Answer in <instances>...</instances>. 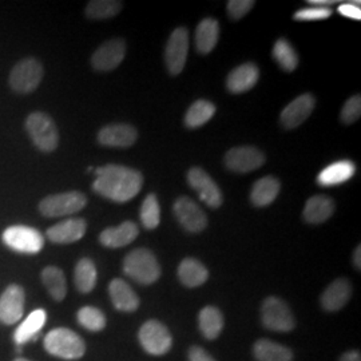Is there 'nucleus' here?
Masks as SVG:
<instances>
[{
  "label": "nucleus",
  "mask_w": 361,
  "mask_h": 361,
  "mask_svg": "<svg viewBox=\"0 0 361 361\" xmlns=\"http://www.w3.org/2000/svg\"><path fill=\"white\" fill-rule=\"evenodd\" d=\"M353 264H355V267L360 271L361 269V246L359 245L356 247V250H355V253H353Z\"/></svg>",
  "instance_id": "nucleus-44"
},
{
  "label": "nucleus",
  "mask_w": 361,
  "mask_h": 361,
  "mask_svg": "<svg viewBox=\"0 0 361 361\" xmlns=\"http://www.w3.org/2000/svg\"><path fill=\"white\" fill-rule=\"evenodd\" d=\"M314 106L316 101L310 92L297 97L296 99L288 104L281 113L280 121L283 126L286 129H296L310 118L314 110Z\"/></svg>",
  "instance_id": "nucleus-17"
},
{
  "label": "nucleus",
  "mask_w": 361,
  "mask_h": 361,
  "mask_svg": "<svg viewBox=\"0 0 361 361\" xmlns=\"http://www.w3.org/2000/svg\"><path fill=\"white\" fill-rule=\"evenodd\" d=\"M174 216L178 219L180 226L190 233H201L207 226L205 212L189 197H180L173 207Z\"/></svg>",
  "instance_id": "nucleus-14"
},
{
  "label": "nucleus",
  "mask_w": 361,
  "mask_h": 361,
  "mask_svg": "<svg viewBox=\"0 0 361 361\" xmlns=\"http://www.w3.org/2000/svg\"><path fill=\"white\" fill-rule=\"evenodd\" d=\"M13 361H31V360H27V359H22V357H19V359H16V360Z\"/></svg>",
  "instance_id": "nucleus-46"
},
{
  "label": "nucleus",
  "mask_w": 361,
  "mask_h": 361,
  "mask_svg": "<svg viewBox=\"0 0 361 361\" xmlns=\"http://www.w3.org/2000/svg\"><path fill=\"white\" fill-rule=\"evenodd\" d=\"M261 322L274 332H290L295 328V317L288 304L279 297L265 298L261 307Z\"/></svg>",
  "instance_id": "nucleus-7"
},
{
  "label": "nucleus",
  "mask_w": 361,
  "mask_h": 361,
  "mask_svg": "<svg viewBox=\"0 0 361 361\" xmlns=\"http://www.w3.org/2000/svg\"><path fill=\"white\" fill-rule=\"evenodd\" d=\"M87 205V197L80 192L52 194L43 198L39 204V212L47 219H58L75 214Z\"/></svg>",
  "instance_id": "nucleus-5"
},
{
  "label": "nucleus",
  "mask_w": 361,
  "mask_h": 361,
  "mask_svg": "<svg viewBox=\"0 0 361 361\" xmlns=\"http://www.w3.org/2000/svg\"><path fill=\"white\" fill-rule=\"evenodd\" d=\"M123 271L141 285L154 284L161 277V265L149 249H134L123 259Z\"/></svg>",
  "instance_id": "nucleus-2"
},
{
  "label": "nucleus",
  "mask_w": 361,
  "mask_h": 361,
  "mask_svg": "<svg viewBox=\"0 0 361 361\" xmlns=\"http://www.w3.org/2000/svg\"><path fill=\"white\" fill-rule=\"evenodd\" d=\"M332 13L334 11L329 7L313 6V7H307V8L297 11L293 19L298 22H316V20H324V19L331 18Z\"/></svg>",
  "instance_id": "nucleus-38"
},
{
  "label": "nucleus",
  "mask_w": 361,
  "mask_h": 361,
  "mask_svg": "<svg viewBox=\"0 0 361 361\" xmlns=\"http://www.w3.org/2000/svg\"><path fill=\"white\" fill-rule=\"evenodd\" d=\"M123 3L116 0H92L86 6V16L92 20H104L114 18L122 11Z\"/></svg>",
  "instance_id": "nucleus-35"
},
{
  "label": "nucleus",
  "mask_w": 361,
  "mask_h": 361,
  "mask_svg": "<svg viewBox=\"0 0 361 361\" xmlns=\"http://www.w3.org/2000/svg\"><path fill=\"white\" fill-rule=\"evenodd\" d=\"M97 268L90 258H82L78 261L74 269V283L80 293H90L97 284Z\"/></svg>",
  "instance_id": "nucleus-31"
},
{
  "label": "nucleus",
  "mask_w": 361,
  "mask_h": 361,
  "mask_svg": "<svg viewBox=\"0 0 361 361\" xmlns=\"http://www.w3.org/2000/svg\"><path fill=\"white\" fill-rule=\"evenodd\" d=\"M335 213V202L328 195H313L305 204L304 209V219L308 224H323L331 219Z\"/></svg>",
  "instance_id": "nucleus-23"
},
{
  "label": "nucleus",
  "mask_w": 361,
  "mask_h": 361,
  "mask_svg": "<svg viewBox=\"0 0 361 361\" xmlns=\"http://www.w3.org/2000/svg\"><path fill=\"white\" fill-rule=\"evenodd\" d=\"M178 279L185 286L197 288L207 283L209 271L201 261L195 258H185L178 267Z\"/></svg>",
  "instance_id": "nucleus-28"
},
{
  "label": "nucleus",
  "mask_w": 361,
  "mask_h": 361,
  "mask_svg": "<svg viewBox=\"0 0 361 361\" xmlns=\"http://www.w3.org/2000/svg\"><path fill=\"white\" fill-rule=\"evenodd\" d=\"M273 58L286 73H293L298 66V55L293 46L284 38H280L273 47Z\"/></svg>",
  "instance_id": "nucleus-34"
},
{
  "label": "nucleus",
  "mask_w": 361,
  "mask_h": 361,
  "mask_svg": "<svg viewBox=\"0 0 361 361\" xmlns=\"http://www.w3.org/2000/svg\"><path fill=\"white\" fill-rule=\"evenodd\" d=\"M352 296V285L347 279H337L322 295V307L328 312H336L345 307Z\"/></svg>",
  "instance_id": "nucleus-21"
},
{
  "label": "nucleus",
  "mask_w": 361,
  "mask_h": 361,
  "mask_svg": "<svg viewBox=\"0 0 361 361\" xmlns=\"http://www.w3.org/2000/svg\"><path fill=\"white\" fill-rule=\"evenodd\" d=\"M92 190L118 204L128 202L138 195L143 185V176L135 169L122 165H104L95 169Z\"/></svg>",
  "instance_id": "nucleus-1"
},
{
  "label": "nucleus",
  "mask_w": 361,
  "mask_h": 361,
  "mask_svg": "<svg viewBox=\"0 0 361 361\" xmlns=\"http://www.w3.org/2000/svg\"><path fill=\"white\" fill-rule=\"evenodd\" d=\"M109 293L113 305L121 312H134L140 307V297L126 281L114 279L109 285Z\"/></svg>",
  "instance_id": "nucleus-22"
},
{
  "label": "nucleus",
  "mask_w": 361,
  "mask_h": 361,
  "mask_svg": "<svg viewBox=\"0 0 361 361\" xmlns=\"http://www.w3.org/2000/svg\"><path fill=\"white\" fill-rule=\"evenodd\" d=\"M126 55V43L121 38H114L104 42L102 46L91 56V66L97 71H113L121 65Z\"/></svg>",
  "instance_id": "nucleus-12"
},
{
  "label": "nucleus",
  "mask_w": 361,
  "mask_h": 361,
  "mask_svg": "<svg viewBox=\"0 0 361 361\" xmlns=\"http://www.w3.org/2000/svg\"><path fill=\"white\" fill-rule=\"evenodd\" d=\"M42 281L55 301L65 300L67 295L65 273L56 267H47L42 271Z\"/></svg>",
  "instance_id": "nucleus-33"
},
{
  "label": "nucleus",
  "mask_w": 361,
  "mask_h": 361,
  "mask_svg": "<svg viewBox=\"0 0 361 361\" xmlns=\"http://www.w3.org/2000/svg\"><path fill=\"white\" fill-rule=\"evenodd\" d=\"M78 323L91 332H99L106 326V317L102 310L95 307H83L78 310Z\"/></svg>",
  "instance_id": "nucleus-37"
},
{
  "label": "nucleus",
  "mask_w": 361,
  "mask_h": 361,
  "mask_svg": "<svg viewBox=\"0 0 361 361\" xmlns=\"http://www.w3.org/2000/svg\"><path fill=\"white\" fill-rule=\"evenodd\" d=\"M281 183L273 176H267L258 180L252 189L250 201L256 207H265L271 205L280 193Z\"/></svg>",
  "instance_id": "nucleus-26"
},
{
  "label": "nucleus",
  "mask_w": 361,
  "mask_h": 361,
  "mask_svg": "<svg viewBox=\"0 0 361 361\" xmlns=\"http://www.w3.org/2000/svg\"><path fill=\"white\" fill-rule=\"evenodd\" d=\"M1 240L10 249L25 255H37L44 246V238L40 232L25 225L7 228L1 234Z\"/></svg>",
  "instance_id": "nucleus-8"
},
{
  "label": "nucleus",
  "mask_w": 361,
  "mask_h": 361,
  "mask_svg": "<svg viewBox=\"0 0 361 361\" xmlns=\"http://www.w3.org/2000/svg\"><path fill=\"white\" fill-rule=\"evenodd\" d=\"M361 116V97L355 95L349 98L348 101L343 106L341 110V122L345 125H350L356 122Z\"/></svg>",
  "instance_id": "nucleus-39"
},
{
  "label": "nucleus",
  "mask_w": 361,
  "mask_h": 361,
  "mask_svg": "<svg viewBox=\"0 0 361 361\" xmlns=\"http://www.w3.org/2000/svg\"><path fill=\"white\" fill-rule=\"evenodd\" d=\"M338 13L343 16L349 18V19H355V20H360L361 10L359 6H356L355 3H343L338 6Z\"/></svg>",
  "instance_id": "nucleus-41"
},
{
  "label": "nucleus",
  "mask_w": 361,
  "mask_h": 361,
  "mask_svg": "<svg viewBox=\"0 0 361 361\" xmlns=\"http://www.w3.org/2000/svg\"><path fill=\"white\" fill-rule=\"evenodd\" d=\"M340 361H361L360 352L359 350H349L341 356Z\"/></svg>",
  "instance_id": "nucleus-43"
},
{
  "label": "nucleus",
  "mask_w": 361,
  "mask_h": 361,
  "mask_svg": "<svg viewBox=\"0 0 361 361\" xmlns=\"http://www.w3.org/2000/svg\"><path fill=\"white\" fill-rule=\"evenodd\" d=\"M255 357L257 361H292L293 353L289 348L277 344L271 340L261 338L253 348Z\"/></svg>",
  "instance_id": "nucleus-29"
},
{
  "label": "nucleus",
  "mask_w": 361,
  "mask_h": 361,
  "mask_svg": "<svg viewBox=\"0 0 361 361\" xmlns=\"http://www.w3.org/2000/svg\"><path fill=\"white\" fill-rule=\"evenodd\" d=\"M259 78V70L255 63H244L235 67L226 78V89L232 94H243L252 90Z\"/></svg>",
  "instance_id": "nucleus-19"
},
{
  "label": "nucleus",
  "mask_w": 361,
  "mask_h": 361,
  "mask_svg": "<svg viewBox=\"0 0 361 361\" xmlns=\"http://www.w3.org/2000/svg\"><path fill=\"white\" fill-rule=\"evenodd\" d=\"M25 312V290L19 285L11 284L0 296V323L16 324Z\"/></svg>",
  "instance_id": "nucleus-15"
},
{
  "label": "nucleus",
  "mask_w": 361,
  "mask_h": 361,
  "mask_svg": "<svg viewBox=\"0 0 361 361\" xmlns=\"http://www.w3.org/2000/svg\"><path fill=\"white\" fill-rule=\"evenodd\" d=\"M188 183L198 193L202 202L212 209H217L222 205V193L219 185L207 174L204 169L194 166L188 173Z\"/></svg>",
  "instance_id": "nucleus-13"
},
{
  "label": "nucleus",
  "mask_w": 361,
  "mask_h": 361,
  "mask_svg": "<svg viewBox=\"0 0 361 361\" xmlns=\"http://www.w3.org/2000/svg\"><path fill=\"white\" fill-rule=\"evenodd\" d=\"M253 0H231L228 1V13L234 20H240L255 7Z\"/></svg>",
  "instance_id": "nucleus-40"
},
{
  "label": "nucleus",
  "mask_w": 361,
  "mask_h": 361,
  "mask_svg": "<svg viewBox=\"0 0 361 361\" xmlns=\"http://www.w3.org/2000/svg\"><path fill=\"white\" fill-rule=\"evenodd\" d=\"M140 216H141L143 226L147 231H154L155 228H158L161 222V207L155 194H149L145 198Z\"/></svg>",
  "instance_id": "nucleus-36"
},
{
  "label": "nucleus",
  "mask_w": 361,
  "mask_h": 361,
  "mask_svg": "<svg viewBox=\"0 0 361 361\" xmlns=\"http://www.w3.org/2000/svg\"><path fill=\"white\" fill-rule=\"evenodd\" d=\"M219 22L213 18L204 19L195 31V49L200 54L207 55L213 51L219 43Z\"/></svg>",
  "instance_id": "nucleus-27"
},
{
  "label": "nucleus",
  "mask_w": 361,
  "mask_h": 361,
  "mask_svg": "<svg viewBox=\"0 0 361 361\" xmlns=\"http://www.w3.org/2000/svg\"><path fill=\"white\" fill-rule=\"evenodd\" d=\"M26 130L31 141L40 152L52 153L59 145V131L50 116L42 111L27 116Z\"/></svg>",
  "instance_id": "nucleus-4"
},
{
  "label": "nucleus",
  "mask_w": 361,
  "mask_h": 361,
  "mask_svg": "<svg viewBox=\"0 0 361 361\" xmlns=\"http://www.w3.org/2000/svg\"><path fill=\"white\" fill-rule=\"evenodd\" d=\"M216 113V106L207 99L195 101L185 116V125L189 129H197L207 123Z\"/></svg>",
  "instance_id": "nucleus-32"
},
{
  "label": "nucleus",
  "mask_w": 361,
  "mask_h": 361,
  "mask_svg": "<svg viewBox=\"0 0 361 361\" xmlns=\"http://www.w3.org/2000/svg\"><path fill=\"white\" fill-rule=\"evenodd\" d=\"M189 52V31L185 27L176 28L165 49V63L171 75H178L186 65Z\"/></svg>",
  "instance_id": "nucleus-10"
},
{
  "label": "nucleus",
  "mask_w": 361,
  "mask_h": 361,
  "mask_svg": "<svg viewBox=\"0 0 361 361\" xmlns=\"http://www.w3.org/2000/svg\"><path fill=\"white\" fill-rule=\"evenodd\" d=\"M140 228L133 221H125L116 228H107L99 235V241L106 247H123L128 246L138 237Z\"/></svg>",
  "instance_id": "nucleus-20"
},
{
  "label": "nucleus",
  "mask_w": 361,
  "mask_h": 361,
  "mask_svg": "<svg viewBox=\"0 0 361 361\" xmlns=\"http://www.w3.org/2000/svg\"><path fill=\"white\" fill-rule=\"evenodd\" d=\"M356 173V165L352 161H338L331 164L319 174L317 182L322 186H336L350 180Z\"/></svg>",
  "instance_id": "nucleus-25"
},
{
  "label": "nucleus",
  "mask_w": 361,
  "mask_h": 361,
  "mask_svg": "<svg viewBox=\"0 0 361 361\" xmlns=\"http://www.w3.org/2000/svg\"><path fill=\"white\" fill-rule=\"evenodd\" d=\"M47 320V313L46 310H37L31 312L26 317V320L20 324L15 334H13V340L16 343L18 347H22L23 344H26L31 340H37L39 332L42 331V328L44 326Z\"/></svg>",
  "instance_id": "nucleus-24"
},
{
  "label": "nucleus",
  "mask_w": 361,
  "mask_h": 361,
  "mask_svg": "<svg viewBox=\"0 0 361 361\" xmlns=\"http://www.w3.org/2000/svg\"><path fill=\"white\" fill-rule=\"evenodd\" d=\"M138 140V131L129 123H111L98 133V142L106 147L128 149Z\"/></svg>",
  "instance_id": "nucleus-16"
},
{
  "label": "nucleus",
  "mask_w": 361,
  "mask_h": 361,
  "mask_svg": "<svg viewBox=\"0 0 361 361\" xmlns=\"http://www.w3.org/2000/svg\"><path fill=\"white\" fill-rule=\"evenodd\" d=\"M44 75L43 66L35 58L22 59L10 73V87L18 94H30L38 89Z\"/></svg>",
  "instance_id": "nucleus-6"
},
{
  "label": "nucleus",
  "mask_w": 361,
  "mask_h": 361,
  "mask_svg": "<svg viewBox=\"0 0 361 361\" xmlns=\"http://www.w3.org/2000/svg\"><path fill=\"white\" fill-rule=\"evenodd\" d=\"M265 164V154L255 146L233 147L225 155V166L234 173L245 174Z\"/></svg>",
  "instance_id": "nucleus-11"
},
{
  "label": "nucleus",
  "mask_w": 361,
  "mask_h": 361,
  "mask_svg": "<svg viewBox=\"0 0 361 361\" xmlns=\"http://www.w3.org/2000/svg\"><path fill=\"white\" fill-rule=\"evenodd\" d=\"M189 361H216L207 350L201 347H192L189 349Z\"/></svg>",
  "instance_id": "nucleus-42"
},
{
  "label": "nucleus",
  "mask_w": 361,
  "mask_h": 361,
  "mask_svg": "<svg viewBox=\"0 0 361 361\" xmlns=\"http://www.w3.org/2000/svg\"><path fill=\"white\" fill-rule=\"evenodd\" d=\"M87 231V222L83 219H68L58 222L47 229L46 235L54 244H73L79 241Z\"/></svg>",
  "instance_id": "nucleus-18"
},
{
  "label": "nucleus",
  "mask_w": 361,
  "mask_h": 361,
  "mask_svg": "<svg viewBox=\"0 0 361 361\" xmlns=\"http://www.w3.org/2000/svg\"><path fill=\"white\" fill-rule=\"evenodd\" d=\"M200 331L207 340L217 338L224 329V316L216 307L207 305L200 312L198 316Z\"/></svg>",
  "instance_id": "nucleus-30"
},
{
  "label": "nucleus",
  "mask_w": 361,
  "mask_h": 361,
  "mask_svg": "<svg viewBox=\"0 0 361 361\" xmlns=\"http://www.w3.org/2000/svg\"><path fill=\"white\" fill-rule=\"evenodd\" d=\"M334 0H310L308 4H313V6H320V7H328L329 4H334Z\"/></svg>",
  "instance_id": "nucleus-45"
},
{
  "label": "nucleus",
  "mask_w": 361,
  "mask_h": 361,
  "mask_svg": "<svg viewBox=\"0 0 361 361\" xmlns=\"http://www.w3.org/2000/svg\"><path fill=\"white\" fill-rule=\"evenodd\" d=\"M43 344L50 355L63 360H78L86 352L82 337L67 328L50 331L44 337Z\"/></svg>",
  "instance_id": "nucleus-3"
},
{
  "label": "nucleus",
  "mask_w": 361,
  "mask_h": 361,
  "mask_svg": "<svg viewBox=\"0 0 361 361\" xmlns=\"http://www.w3.org/2000/svg\"><path fill=\"white\" fill-rule=\"evenodd\" d=\"M140 344L147 353L162 356L173 345V338L168 328L158 320H149L143 324L138 334Z\"/></svg>",
  "instance_id": "nucleus-9"
}]
</instances>
